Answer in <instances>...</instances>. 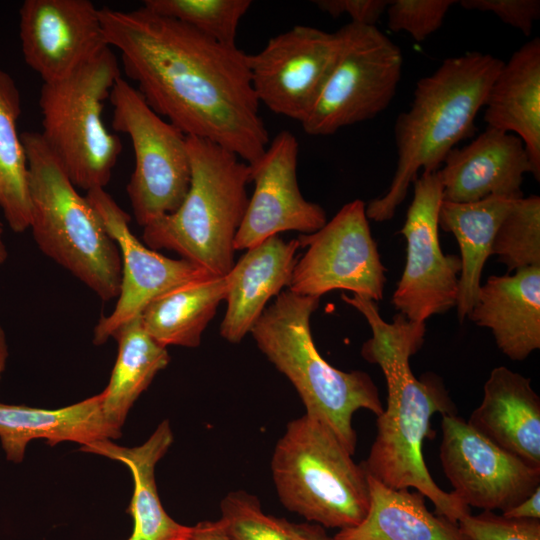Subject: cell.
<instances>
[{"instance_id":"1","label":"cell","mask_w":540,"mask_h":540,"mask_svg":"<svg viewBox=\"0 0 540 540\" xmlns=\"http://www.w3.org/2000/svg\"><path fill=\"white\" fill-rule=\"evenodd\" d=\"M107 44L148 105L186 136L209 140L248 165L270 139L249 54L145 7L99 9Z\"/></svg>"},{"instance_id":"2","label":"cell","mask_w":540,"mask_h":540,"mask_svg":"<svg viewBox=\"0 0 540 540\" xmlns=\"http://www.w3.org/2000/svg\"><path fill=\"white\" fill-rule=\"evenodd\" d=\"M341 299L369 324L372 337L363 343L361 355L381 368L388 390L387 407L377 416V433L362 463L365 471L390 488H415L434 504L435 514L458 523L470 508L434 482L423 456L424 441L432 437V417L456 414L440 377L430 373L418 379L411 370L409 360L424 343L425 323L401 313L387 322L375 301L358 294H342Z\"/></svg>"},{"instance_id":"3","label":"cell","mask_w":540,"mask_h":540,"mask_svg":"<svg viewBox=\"0 0 540 540\" xmlns=\"http://www.w3.org/2000/svg\"><path fill=\"white\" fill-rule=\"evenodd\" d=\"M503 64L491 54L470 52L445 59L417 82L410 108L394 126L395 174L386 193L366 204L369 220L392 219L419 171H437L456 144L473 133Z\"/></svg>"},{"instance_id":"4","label":"cell","mask_w":540,"mask_h":540,"mask_svg":"<svg viewBox=\"0 0 540 540\" xmlns=\"http://www.w3.org/2000/svg\"><path fill=\"white\" fill-rule=\"evenodd\" d=\"M319 297L281 291L265 308L250 333L259 350L285 375L299 394L306 414L327 425L354 454L353 415L366 409L379 416L384 408L378 388L363 371H341L318 352L310 320Z\"/></svg>"},{"instance_id":"5","label":"cell","mask_w":540,"mask_h":540,"mask_svg":"<svg viewBox=\"0 0 540 540\" xmlns=\"http://www.w3.org/2000/svg\"><path fill=\"white\" fill-rule=\"evenodd\" d=\"M188 192L179 207L143 227L144 244L178 253L215 276L233 267L234 239L248 204L250 167L237 155L187 136Z\"/></svg>"},{"instance_id":"6","label":"cell","mask_w":540,"mask_h":540,"mask_svg":"<svg viewBox=\"0 0 540 540\" xmlns=\"http://www.w3.org/2000/svg\"><path fill=\"white\" fill-rule=\"evenodd\" d=\"M28 163L29 229L39 249L102 301L118 297L119 248L39 132L21 133Z\"/></svg>"},{"instance_id":"7","label":"cell","mask_w":540,"mask_h":540,"mask_svg":"<svg viewBox=\"0 0 540 540\" xmlns=\"http://www.w3.org/2000/svg\"><path fill=\"white\" fill-rule=\"evenodd\" d=\"M352 455L320 420L305 413L290 421L271 459L282 505L326 528L360 523L370 501L368 474Z\"/></svg>"},{"instance_id":"8","label":"cell","mask_w":540,"mask_h":540,"mask_svg":"<svg viewBox=\"0 0 540 540\" xmlns=\"http://www.w3.org/2000/svg\"><path fill=\"white\" fill-rule=\"evenodd\" d=\"M121 76L110 46L69 76L43 83L39 106L44 143L76 188H103L122 151L102 118L104 101Z\"/></svg>"},{"instance_id":"9","label":"cell","mask_w":540,"mask_h":540,"mask_svg":"<svg viewBox=\"0 0 540 540\" xmlns=\"http://www.w3.org/2000/svg\"><path fill=\"white\" fill-rule=\"evenodd\" d=\"M337 33L336 61L300 123L309 135H331L374 118L389 106L401 79L402 52L376 26L349 22Z\"/></svg>"},{"instance_id":"10","label":"cell","mask_w":540,"mask_h":540,"mask_svg":"<svg viewBox=\"0 0 540 540\" xmlns=\"http://www.w3.org/2000/svg\"><path fill=\"white\" fill-rule=\"evenodd\" d=\"M112 128L129 136L135 167L127 194L138 225L175 211L191 180L187 136L158 115L139 90L120 76L109 96Z\"/></svg>"},{"instance_id":"11","label":"cell","mask_w":540,"mask_h":540,"mask_svg":"<svg viewBox=\"0 0 540 540\" xmlns=\"http://www.w3.org/2000/svg\"><path fill=\"white\" fill-rule=\"evenodd\" d=\"M307 250L296 261L288 289L321 297L332 290H348L376 303L383 297L386 268L372 237L366 204H345L325 225L297 238Z\"/></svg>"},{"instance_id":"12","label":"cell","mask_w":540,"mask_h":540,"mask_svg":"<svg viewBox=\"0 0 540 540\" xmlns=\"http://www.w3.org/2000/svg\"><path fill=\"white\" fill-rule=\"evenodd\" d=\"M413 187V199L399 231L406 240V263L391 301L408 320L425 323L456 306L461 260L455 254H444L440 246L443 188L436 171H423Z\"/></svg>"},{"instance_id":"13","label":"cell","mask_w":540,"mask_h":540,"mask_svg":"<svg viewBox=\"0 0 540 540\" xmlns=\"http://www.w3.org/2000/svg\"><path fill=\"white\" fill-rule=\"evenodd\" d=\"M439 458L467 507L505 512L540 487V467L500 448L456 414L442 415Z\"/></svg>"},{"instance_id":"14","label":"cell","mask_w":540,"mask_h":540,"mask_svg":"<svg viewBox=\"0 0 540 540\" xmlns=\"http://www.w3.org/2000/svg\"><path fill=\"white\" fill-rule=\"evenodd\" d=\"M339 35L296 25L249 54L251 82L259 104L301 123L313 107L336 61Z\"/></svg>"},{"instance_id":"15","label":"cell","mask_w":540,"mask_h":540,"mask_svg":"<svg viewBox=\"0 0 540 540\" xmlns=\"http://www.w3.org/2000/svg\"><path fill=\"white\" fill-rule=\"evenodd\" d=\"M85 197L116 242L122 266L117 302L112 312L102 316L96 324L95 345L113 338L160 294L187 281L212 275L188 260L166 257L143 244L130 229V216L105 189L89 190Z\"/></svg>"},{"instance_id":"16","label":"cell","mask_w":540,"mask_h":540,"mask_svg":"<svg viewBox=\"0 0 540 540\" xmlns=\"http://www.w3.org/2000/svg\"><path fill=\"white\" fill-rule=\"evenodd\" d=\"M299 144L289 130L279 132L262 156L250 164L254 192L234 239V249L247 250L285 231L311 234L327 222L325 210L307 201L297 180Z\"/></svg>"},{"instance_id":"17","label":"cell","mask_w":540,"mask_h":540,"mask_svg":"<svg viewBox=\"0 0 540 540\" xmlns=\"http://www.w3.org/2000/svg\"><path fill=\"white\" fill-rule=\"evenodd\" d=\"M19 36L25 63L43 83L69 76L109 46L89 0H25Z\"/></svg>"},{"instance_id":"18","label":"cell","mask_w":540,"mask_h":540,"mask_svg":"<svg viewBox=\"0 0 540 540\" xmlns=\"http://www.w3.org/2000/svg\"><path fill=\"white\" fill-rule=\"evenodd\" d=\"M436 173L443 200L466 203L523 197L524 175L532 174V167L518 136L487 127L466 146L453 148Z\"/></svg>"},{"instance_id":"19","label":"cell","mask_w":540,"mask_h":540,"mask_svg":"<svg viewBox=\"0 0 540 540\" xmlns=\"http://www.w3.org/2000/svg\"><path fill=\"white\" fill-rule=\"evenodd\" d=\"M467 317L490 329L509 359L525 360L540 348V266L488 277Z\"/></svg>"},{"instance_id":"20","label":"cell","mask_w":540,"mask_h":540,"mask_svg":"<svg viewBox=\"0 0 540 540\" xmlns=\"http://www.w3.org/2000/svg\"><path fill=\"white\" fill-rule=\"evenodd\" d=\"M297 239L284 241L278 235L248 248L226 275V312L220 335L239 343L250 333L267 302L288 286L296 264Z\"/></svg>"},{"instance_id":"21","label":"cell","mask_w":540,"mask_h":540,"mask_svg":"<svg viewBox=\"0 0 540 540\" xmlns=\"http://www.w3.org/2000/svg\"><path fill=\"white\" fill-rule=\"evenodd\" d=\"M121 435L122 430L103 414L101 393L56 409L0 402V443L6 459L14 464L23 461L34 440H45L51 447L62 442L82 447Z\"/></svg>"},{"instance_id":"22","label":"cell","mask_w":540,"mask_h":540,"mask_svg":"<svg viewBox=\"0 0 540 540\" xmlns=\"http://www.w3.org/2000/svg\"><path fill=\"white\" fill-rule=\"evenodd\" d=\"M467 423L500 448L540 467V398L529 378L505 366L494 368Z\"/></svg>"},{"instance_id":"23","label":"cell","mask_w":540,"mask_h":540,"mask_svg":"<svg viewBox=\"0 0 540 540\" xmlns=\"http://www.w3.org/2000/svg\"><path fill=\"white\" fill-rule=\"evenodd\" d=\"M487 127L518 136L540 180V38L517 49L502 66L484 104Z\"/></svg>"},{"instance_id":"24","label":"cell","mask_w":540,"mask_h":540,"mask_svg":"<svg viewBox=\"0 0 540 540\" xmlns=\"http://www.w3.org/2000/svg\"><path fill=\"white\" fill-rule=\"evenodd\" d=\"M174 440L168 420L162 421L141 445L125 447L102 440L79 448L125 465L133 479V493L127 513L133 520L126 540H187L190 526L178 523L162 506L157 491L155 467Z\"/></svg>"},{"instance_id":"25","label":"cell","mask_w":540,"mask_h":540,"mask_svg":"<svg viewBox=\"0 0 540 540\" xmlns=\"http://www.w3.org/2000/svg\"><path fill=\"white\" fill-rule=\"evenodd\" d=\"M368 485L364 519L331 540H468L458 523L430 512L420 492L393 489L369 475Z\"/></svg>"},{"instance_id":"26","label":"cell","mask_w":540,"mask_h":540,"mask_svg":"<svg viewBox=\"0 0 540 540\" xmlns=\"http://www.w3.org/2000/svg\"><path fill=\"white\" fill-rule=\"evenodd\" d=\"M515 199L492 196L479 201H444L439 211V227L451 232L460 248L461 272L456 302L462 323L470 313L481 286V276L497 229Z\"/></svg>"},{"instance_id":"27","label":"cell","mask_w":540,"mask_h":540,"mask_svg":"<svg viewBox=\"0 0 540 540\" xmlns=\"http://www.w3.org/2000/svg\"><path fill=\"white\" fill-rule=\"evenodd\" d=\"M226 294V275L187 281L154 298L140 315L142 325L163 347H198Z\"/></svg>"},{"instance_id":"28","label":"cell","mask_w":540,"mask_h":540,"mask_svg":"<svg viewBox=\"0 0 540 540\" xmlns=\"http://www.w3.org/2000/svg\"><path fill=\"white\" fill-rule=\"evenodd\" d=\"M118 353L101 405L110 424L122 430L129 411L154 377L170 361L166 347L145 331L140 316L122 326L113 336Z\"/></svg>"},{"instance_id":"29","label":"cell","mask_w":540,"mask_h":540,"mask_svg":"<svg viewBox=\"0 0 540 540\" xmlns=\"http://www.w3.org/2000/svg\"><path fill=\"white\" fill-rule=\"evenodd\" d=\"M21 94L13 77L0 68V209L10 229H29L31 205L28 163L17 121Z\"/></svg>"},{"instance_id":"30","label":"cell","mask_w":540,"mask_h":540,"mask_svg":"<svg viewBox=\"0 0 540 540\" xmlns=\"http://www.w3.org/2000/svg\"><path fill=\"white\" fill-rule=\"evenodd\" d=\"M218 519L233 540H331L320 525L298 524L264 512L259 499L246 491L228 493Z\"/></svg>"},{"instance_id":"31","label":"cell","mask_w":540,"mask_h":540,"mask_svg":"<svg viewBox=\"0 0 540 540\" xmlns=\"http://www.w3.org/2000/svg\"><path fill=\"white\" fill-rule=\"evenodd\" d=\"M251 4L250 0H145L142 6L234 46L239 23Z\"/></svg>"},{"instance_id":"32","label":"cell","mask_w":540,"mask_h":540,"mask_svg":"<svg viewBox=\"0 0 540 540\" xmlns=\"http://www.w3.org/2000/svg\"><path fill=\"white\" fill-rule=\"evenodd\" d=\"M492 255L508 272L540 266V197L513 201L494 237Z\"/></svg>"},{"instance_id":"33","label":"cell","mask_w":540,"mask_h":540,"mask_svg":"<svg viewBox=\"0 0 540 540\" xmlns=\"http://www.w3.org/2000/svg\"><path fill=\"white\" fill-rule=\"evenodd\" d=\"M455 0H394L386 8L388 28L423 41L437 31Z\"/></svg>"},{"instance_id":"34","label":"cell","mask_w":540,"mask_h":540,"mask_svg":"<svg viewBox=\"0 0 540 540\" xmlns=\"http://www.w3.org/2000/svg\"><path fill=\"white\" fill-rule=\"evenodd\" d=\"M468 540H540V520L511 518L494 511L466 514L458 521Z\"/></svg>"},{"instance_id":"35","label":"cell","mask_w":540,"mask_h":540,"mask_svg":"<svg viewBox=\"0 0 540 540\" xmlns=\"http://www.w3.org/2000/svg\"><path fill=\"white\" fill-rule=\"evenodd\" d=\"M459 3L467 10L493 13L526 36L531 34L534 22L540 17L539 0H462Z\"/></svg>"},{"instance_id":"36","label":"cell","mask_w":540,"mask_h":540,"mask_svg":"<svg viewBox=\"0 0 540 540\" xmlns=\"http://www.w3.org/2000/svg\"><path fill=\"white\" fill-rule=\"evenodd\" d=\"M315 5L333 18L348 15L352 23L376 26L386 11V0H316Z\"/></svg>"},{"instance_id":"37","label":"cell","mask_w":540,"mask_h":540,"mask_svg":"<svg viewBox=\"0 0 540 540\" xmlns=\"http://www.w3.org/2000/svg\"><path fill=\"white\" fill-rule=\"evenodd\" d=\"M502 515L511 518L540 520V487L518 504L502 512Z\"/></svg>"},{"instance_id":"38","label":"cell","mask_w":540,"mask_h":540,"mask_svg":"<svg viewBox=\"0 0 540 540\" xmlns=\"http://www.w3.org/2000/svg\"><path fill=\"white\" fill-rule=\"evenodd\" d=\"M187 540H233L219 520L201 521L190 526Z\"/></svg>"},{"instance_id":"39","label":"cell","mask_w":540,"mask_h":540,"mask_svg":"<svg viewBox=\"0 0 540 540\" xmlns=\"http://www.w3.org/2000/svg\"><path fill=\"white\" fill-rule=\"evenodd\" d=\"M9 357L8 343L5 331L0 325V381L6 370L7 361Z\"/></svg>"},{"instance_id":"40","label":"cell","mask_w":540,"mask_h":540,"mask_svg":"<svg viewBox=\"0 0 540 540\" xmlns=\"http://www.w3.org/2000/svg\"><path fill=\"white\" fill-rule=\"evenodd\" d=\"M3 224L0 219V266L5 263L8 257V251L7 247L5 245L4 239H3Z\"/></svg>"}]
</instances>
